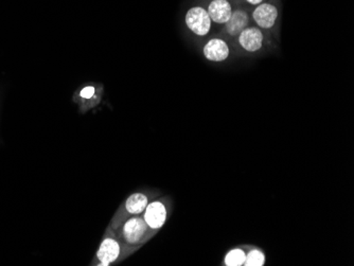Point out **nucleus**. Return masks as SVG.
Wrapping results in <instances>:
<instances>
[{
  "label": "nucleus",
  "instance_id": "1",
  "mask_svg": "<svg viewBox=\"0 0 354 266\" xmlns=\"http://www.w3.org/2000/svg\"><path fill=\"white\" fill-rule=\"evenodd\" d=\"M250 19L261 30L269 32L279 23V7L277 0H267L252 9Z\"/></svg>",
  "mask_w": 354,
  "mask_h": 266
},
{
  "label": "nucleus",
  "instance_id": "2",
  "mask_svg": "<svg viewBox=\"0 0 354 266\" xmlns=\"http://www.w3.org/2000/svg\"><path fill=\"white\" fill-rule=\"evenodd\" d=\"M185 23L187 28L199 37L207 36L212 27L210 16L201 5H195L188 10L185 15Z\"/></svg>",
  "mask_w": 354,
  "mask_h": 266
},
{
  "label": "nucleus",
  "instance_id": "3",
  "mask_svg": "<svg viewBox=\"0 0 354 266\" xmlns=\"http://www.w3.org/2000/svg\"><path fill=\"white\" fill-rule=\"evenodd\" d=\"M148 230L144 218L134 215L123 223L120 230L121 238L129 245H138L144 242Z\"/></svg>",
  "mask_w": 354,
  "mask_h": 266
},
{
  "label": "nucleus",
  "instance_id": "4",
  "mask_svg": "<svg viewBox=\"0 0 354 266\" xmlns=\"http://www.w3.org/2000/svg\"><path fill=\"white\" fill-rule=\"evenodd\" d=\"M239 47L248 54H256L261 52L267 43L265 31L257 26H248L236 37Z\"/></svg>",
  "mask_w": 354,
  "mask_h": 266
},
{
  "label": "nucleus",
  "instance_id": "5",
  "mask_svg": "<svg viewBox=\"0 0 354 266\" xmlns=\"http://www.w3.org/2000/svg\"><path fill=\"white\" fill-rule=\"evenodd\" d=\"M201 5L206 9L211 21L219 26H224L238 7L234 0H204Z\"/></svg>",
  "mask_w": 354,
  "mask_h": 266
},
{
  "label": "nucleus",
  "instance_id": "6",
  "mask_svg": "<svg viewBox=\"0 0 354 266\" xmlns=\"http://www.w3.org/2000/svg\"><path fill=\"white\" fill-rule=\"evenodd\" d=\"M142 218H144L148 230L157 232L167 222V207L162 201H151L146 206V210L144 211Z\"/></svg>",
  "mask_w": 354,
  "mask_h": 266
},
{
  "label": "nucleus",
  "instance_id": "7",
  "mask_svg": "<svg viewBox=\"0 0 354 266\" xmlns=\"http://www.w3.org/2000/svg\"><path fill=\"white\" fill-rule=\"evenodd\" d=\"M122 252V245L117 239L107 236L100 244L97 252L98 265L109 266L118 261Z\"/></svg>",
  "mask_w": 354,
  "mask_h": 266
},
{
  "label": "nucleus",
  "instance_id": "8",
  "mask_svg": "<svg viewBox=\"0 0 354 266\" xmlns=\"http://www.w3.org/2000/svg\"><path fill=\"white\" fill-rule=\"evenodd\" d=\"M250 23V13L247 8L238 5L232 12L230 21L224 25V32L230 37L238 36Z\"/></svg>",
  "mask_w": 354,
  "mask_h": 266
},
{
  "label": "nucleus",
  "instance_id": "9",
  "mask_svg": "<svg viewBox=\"0 0 354 266\" xmlns=\"http://www.w3.org/2000/svg\"><path fill=\"white\" fill-rule=\"evenodd\" d=\"M230 47L222 37H212L203 47V54L212 63L225 62L230 58Z\"/></svg>",
  "mask_w": 354,
  "mask_h": 266
},
{
  "label": "nucleus",
  "instance_id": "10",
  "mask_svg": "<svg viewBox=\"0 0 354 266\" xmlns=\"http://www.w3.org/2000/svg\"><path fill=\"white\" fill-rule=\"evenodd\" d=\"M148 204V197L144 193L137 192L125 199L123 206H124V211L126 214L134 217V215H140L144 213Z\"/></svg>",
  "mask_w": 354,
  "mask_h": 266
},
{
  "label": "nucleus",
  "instance_id": "11",
  "mask_svg": "<svg viewBox=\"0 0 354 266\" xmlns=\"http://www.w3.org/2000/svg\"><path fill=\"white\" fill-rule=\"evenodd\" d=\"M246 258V250L244 248H234L225 256L224 264L226 266L244 265Z\"/></svg>",
  "mask_w": 354,
  "mask_h": 266
},
{
  "label": "nucleus",
  "instance_id": "12",
  "mask_svg": "<svg viewBox=\"0 0 354 266\" xmlns=\"http://www.w3.org/2000/svg\"><path fill=\"white\" fill-rule=\"evenodd\" d=\"M265 264V255L262 250L258 248H252L250 252H246L245 266H263Z\"/></svg>",
  "mask_w": 354,
  "mask_h": 266
},
{
  "label": "nucleus",
  "instance_id": "13",
  "mask_svg": "<svg viewBox=\"0 0 354 266\" xmlns=\"http://www.w3.org/2000/svg\"><path fill=\"white\" fill-rule=\"evenodd\" d=\"M96 93V88L93 87V86H87V87L83 88L81 91V95L82 98H84V99H91V98H93V96H95Z\"/></svg>",
  "mask_w": 354,
  "mask_h": 266
},
{
  "label": "nucleus",
  "instance_id": "14",
  "mask_svg": "<svg viewBox=\"0 0 354 266\" xmlns=\"http://www.w3.org/2000/svg\"><path fill=\"white\" fill-rule=\"evenodd\" d=\"M264 1H267V0H244V3H245L246 5L252 8L257 7L258 5L264 3Z\"/></svg>",
  "mask_w": 354,
  "mask_h": 266
}]
</instances>
